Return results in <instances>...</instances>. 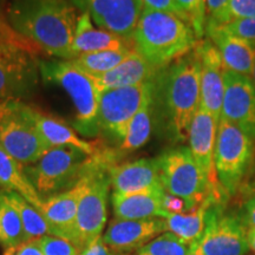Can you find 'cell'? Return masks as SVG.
Masks as SVG:
<instances>
[{
	"label": "cell",
	"instance_id": "cell-14",
	"mask_svg": "<svg viewBox=\"0 0 255 255\" xmlns=\"http://www.w3.org/2000/svg\"><path fill=\"white\" fill-rule=\"evenodd\" d=\"M221 119L255 141V87L250 77L226 70Z\"/></svg>",
	"mask_w": 255,
	"mask_h": 255
},
{
	"label": "cell",
	"instance_id": "cell-8",
	"mask_svg": "<svg viewBox=\"0 0 255 255\" xmlns=\"http://www.w3.org/2000/svg\"><path fill=\"white\" fill-rule=\"evenodd\" d=\"M159 180L165 193L200 206L209 196L225 202L213 193L208 178L187 146L168 149L157 157Z\"/></svg>",
	"mask_w": 255,
	"mask_h": 255
},
{
	"label": "cell",
	"instance_id": "cell-23",
	"mask_svg": "<svg viewBox=\"0 0 255 255\" xmlns=\"http://www.w3.org/2000/svg\"><path fill=\"white\" fill-rule=\"evenodd\" d=\"M128 47H133L131 41L103 28L96 27L88 12H83L78 15L71 46L72 59L84 53L104 50H122Z\"/></svg>",
	"mask_w": 255,
	"mask_h": 255
},
{
	"label": "cell",
	"instance_id": "cell-9",
	"mask_svg": "<svg viewBox=\"0 0 255 255\" xmlns=\"http://www.w3.org/2000/svg\"><path fill=\"white\" fill-rule=\"evenodd\" d=\"M254 157V141L237 126L220 119L214 161L219 182L227 196L240 189Z\"/></svg>",
	"mask_w": 255,
	"mask_h": 255
},
{
	"label": "cell",
	"instance_id": "cell-20",
	"mask_svg": "<svg viewBox=\"0 0 255 255\" xmlns=\"http://www.w3.org/2000/svg\"><path fill=\"white\" fill-rule=\"evenodd\" d=\"M206 34L219 50L226 70L250 77L255 58V44L233 36L220 25L206 24Z\"/></svg>",
	"mask_w": 255,
	"mask_h": 255
},
{
	"label": "cell",
	"instance_id": "cell-18",
	"mask_svg": "<svg viewBox=\"0 0 255 255\" xmlns=\"http://www.w3.org/2000/svg\"><path fill=\"white\" fill-rule=\"evenodd\" d=\"M88 171V170H87ZM87 173L71 189L43 200L39 212L50 225L51 235L73 244L79 200L87 188Z\"/></svg>",
	"mask_w": 255,
	"mask_h": 255
},
{
	"label": "cell",
	"instance_id": "cell-10",
	"mask_svg": "<svg viewBox=\"0 0 255 255\" xmlns=\"http://www.w3.org/2000/svg\"><path fill=\"white\" fill-rule=\"evenodd\" d=\"M152 90L154 81L135 87L110 89L101 92L98 104L100 132H103L111 141L122 142L128 126Z\"/></svg>",
	"mask_w": 255,
	"mask_h": 255
},
{
	"label": "cell",
	"instance_id": "cell-46",
	"mask_svg": "<svg viewBox=\"0 0 255 255\" xmlns=\"http://www.w3.org/2000/svg\"><path fill=\"white\" fill-rule=\"evenodd\" d=\"M189 255H202V254H201V253H200V252L196 250V248H190Z\"/></svg>",
	"mask_w": 255,
	"mask_h": 255
},
{
	"label": "cell",
	"instance_id": "cell-38",
	"mask_svg": "<svg viewBox=\"0 0 255 255\" xmlns=\"http://www.w3.org/2000/svg\"><path fill=\"white\" fill-rule=\"evenodd\" d=\"M163 208L169 214H181V213L189 212L195 207H193L188 201L181 199V197L165 193L163 196Z\"/></svg>",
	"mask_w": 255,
	"mask_h": 255
},
{
	"label": "cell",
	"instance_id": "cell-43",
	"mask_svg": "<svg viewBox=\"0 0 255 255\" xmlns=\"http://www.w3.org/2000/svg\"><path fill=\"white\" fill-rule=\"evenodd\" d=\"M247 241L248 246L255 253V228L251 227V226L247 228Z\"/></svg>",
	"mask_w": 255,
	"mask_h": 255
},
{
	"label": "cell",
	"instance_id": "cell-47",
	"mask_svg": "<svg viewBox=\"0 0 255 255\" xmlns=\"http://www.w3.org/2000/svg\"><path fill=\"white\" fill-rule=\"evenodd\" d=\"M5 0H0V7H1V5H2V2H4Z\"/></svg>",
	"mask_w": 255,
	"mask_h": 255
},
{
	"label": "cell",
	"instance_id": "cell-19",
	"mask_svg": "<svg viewBox=\"0 0 255 255\" xmlns=\"http://www.w3.org/2000/svg\"><path fill=\"white\" fill-rule=\"evenodd\" d=\"M114 193L133 194L163 188L159 180L157 158H141L113 164L109 168Z\"/></svg>",
	"mask_w": 255,
	"mask_h": 255
},
{
	"label": "cell",
	"instance_id": "cell-5",
	"mask_svg": "<svg viewBox=\"0 0 255 255\" xmlns=\"http://www.w3.org/2000/svg\"><path fill=\"white\" fill-rule=\"evenodd\" d=\"M39 71L47 83L59 85L71 98L76 110L73 126L85 137L100 133L98 104L100 91L90 76L72 65L70 60H40Z\"/></svg>",
	"mask_w": 255,
	"mask_h": 255
},
{
	"label": "cell",
	"instance_id": "cell-34",
	"mask_svg": "<svg viewBox=\"0 0 255 255\" xmlns=\"http://www.w3.org/2000/svg\"><path fill=\"white\" fill-rule=\"evenodd\" d=\"M44 255H79V250L72 242L65 239L44 235L37 239Z\"/></svg>",
	"mask_w": 255,
	"mask_h": 255
},
{
	"label": "cell",
	"instance_id": "cell-2",
	"mask_svg": "<svg viewBox=\"0 0 255 255\" xmlns=\"http://www.w3.org/2000/svg\"><path fill=\"white\" fill-rule=\"evenodd\" d=\"M9 25L47 55L72 59V40L78 17L71 0H11Z\"/></svg>",
	"mask_w": 255,
	"mask_h": 255
},
{
	"label": "cell",
	"instance_id": "cell-15",
	"mask_svg": "<svg viewBox=\"0 0 255 255\" xmlns=\"http://www.w3.org/2000/svg\"><path fill=\"white\" fill-rule=\"evenodd\" d=\"M218 124L219 121H216L212 114L199 108L191 121L188 141L191 154L208 178L213 193L219 199L225 200L227 195L219 182L214 161Z\"/></svg>",
	"mask_w": 255,
	"mask_h": 255
},
{
	"label": "cell",
	"instance_id": "cell-27",
	"mask_svg": "<svg viewBox=\"0 0 255 255\" xmlns=\"http://www.w3.org/2000/svg\"><path fill=\"white\" fill-rule=\"evenodd\" d=\"M152 94H154V90L148 96V98L143 103L141 109L137 111L131 122L128 126L127 133L124 136L123 141L120 143L117 150H115L119 157L138 150L150 138L152 131V122H154V100H152Z\"/></svg>",
	"mask_w": 255,
	"mask_h": 255
},
{
	"label": "cell",
	"instance_id": "cell-25",
	"mask_svg": "<svg viewBox=\"0 0 255 255\" xmlns=\"http://www.w3.org/2000/svg\"><path fill=\"white\" fill-rule=\"evenodd\" d=\"M213 202H221V201L209 196L205 202L189 212L181 213V214H168L164 219L167 231L173 233L190 247L195 246L205 232L207 210Z\"/></svg>",
	"mask_w": 255,
	"mask_h": 255
},
{
	"label": "cell",
	"instance_id": "cell-17",
	"mask_svg": "<svg viewBox=\"0 0 255 255\" xmlns=\"http://www.w3.org/2000/svg\"><path fill=\"white\" fill-rule=\"evenodd\" d=\"M167 231L164 219L144 220L114 219L108 226L103 240L117 255H127L138 251L159 233Z\"/></svg>",
	"mask_w": 255,
	"mask_h": 255
},
{
	"label": "cell",
	"instance_id": "cell-16",
	"mask_svg": "<svg viewBox=\"0 0 255 255\" xmlns=\"http://www.w3.org/2000/svg\"><path fill=\"white\" fill-rule=\"evenodd\" d=\"M201 62V104L216 121L221 119L225 94L226 68L219 50L209 39L200 40L196 45Z\"/></svg>",
	"mask_w": 255,
	"mask_h": 255
},
{
	"label": "cell",
	"instance_id": "cell-12",
	"mask_svg": "<svg viewBox=\"0 0 255 255\" xmlns=\"http://www.w3.org/2000/svg\"><path fill=\"white\" fill-rule=\"evenodd\" d=\"M37 55L0 40V101L19 100L33 94L38 84Z\"/></svg>",
	"mask_w": 255,
	"mask_h": 255
},
{
	"label": "cell",
	"instance_id": "cell-24",
	"mask_svg": "<svg viewBox=\"0 0 255 255\" xmlns=\"http://www.w3.org/2000/svg\"><path fill=\"white\" fill-rule=\"evenodd\" d=\"M32 115H33V121L36 123L38 132L49 149L69 146V148L79 149L90 156L97 154L102 149L101 145L96 143L82 139L73 131V129L66 126L63 121L41 113L36 108L32 110Z\"/></svg>",
	"mask_w": 255,
	"mask_h": 255
},
{
	"label": "cell",
	"instance_id": "cell-42",
	"mask_svg": "<svg viewBox=\"0 0 255 255\" xmlns=\"http://www.w3.org/2000/svg\"><path fill=\"white\" fill-rule=\"evenodd\" d=\"M245 209H246L247 225L255 228V194L247 201Z\"/></svg>",
	"mask_w": 255,
	"mask_h": 255
},
{
	"label": "cell",
	"instance_id": "cell-37",
	"mask_svg": "<svg viewBox=\"0 0 255 255\" xmlns=\"http://www.w3.org/2000/svg\"><path fill=\"white\" fill-rule=\"evenodd\" d=\"M141 2L143 9H151V11L165 12V13L177 15V17H180L188 23L186 14L183 13V11L178 6L176 0H141Z\"/></svg>",
	"mask_w": 255,
	"mask_h": 255
},
{
	"label": "cell",
	"instance_id": "cell-44",
	"mask_svg": "<svg viewBox=\"0 0 255 255\" xmlns=\"http://www.w3.org/2000/svg\"><path fill=\"white\" fill-rule=\"evenodd\" d=\"M15 252H17V248H6L2 255H15Z\"/></svg>",
	"mask_w": 255,
	"mask_h": 255
},
{
	"label": "cell",
	"instance_id": "cell-7",
	"mask_svg": "<svg viewBox=\"0 0 255 255\" xmlns=\"http://www.w3.org/2000/svg\"><path fill=\"white\" fill-rule=\"evenodd\" d=\"M19 100L0 101V146L23 165L34 164L47 150L32 115Z\"/></svg>",
	"mask_w": 255,
	"mask_h": 255
},
{
	"label": "cell",
	"instance_id": "cell-11",
	"mask_svg": "<svg viewBox=\"0 0 255 255\" xmlns=\"http://www.w3.org/2000/svg\"><path fill=\"white\" fill-rule=\"evenodd\" d=\"M202 255H246L250 251L245 220L226 214L222 202H213L206 214V228L195 246Z\"/></svg>",
	"mask_w": 255,
	"mask_h": 255
},
{
	"label": "cell",
	"instance_id": "cell-32",
	"mask_svg": "<svg viewBox=\"0 0 255 255\" xmlns=\"http://www.w3.org/2000/svg\"><path fill=\"white\" fill-rule=\"evenodd\" d=\"M176 2L186 14L188 23L195 32L197 39H202L203 34H206V0H176Z\"/></svg>",
	"mask_w": 255,
	"mask_h": 255
},
{
	"label": "cell",
	"instance_id": "cell-3",
	"mask_svg": "<svg viewBox=\"0 0 255 255\" xmlns=\"http://www.w3.org/2000/svg\"><path fill=\"white\" fill-rule=\"evenodd\" d=\"M131 41L146 62L162 70L193 51L200 40L190 25L177 15L143 9Z\"/></svg>",
	"mask_w": 255,
	"mask_h": 255
},
{
	"label": "cell",
	"instance_id": "cell-30",
	"mask_svg": "<svg viewBox=\"0 0 255 255\" xmlns=\"http://www.w3.org/2000/svg\"><path fill=\"white\" fill-rule=\"evenodd\" d=\"M23 223L17 210L9 205L4 191L0 190V246L6 248H18L25 244Z\"/></svg>",
	"mask_w": 255,
	"mask_h": 255
},
{
	"label": "cell",
	"instance_id": "cell-31",
	"mask_svg": "<svg viewBox=\"0 0 255 255\" xmlns=\"http://www.w3.org/2000/svg\"><path fill=\"white\" fill-rule=\"evenodd\" d=\"M190 246L168 232L149 241L133 255H189Z\"/></svg>",
	"mask_w": 255,
	"mask_h": 255
},
{
	"label": "cell",
	"instance_id": "cell-35",
	"mask_svg": "<svg viewBox=\"0 0 255 255\" xmlns=\"http://www.w3.org/2000/svg\"><path fill=\"white\" fill-rule=\"evenodd\" d=\"M0 40L8 41V43L15 44V45L21 46L23 49L30 51L33 55H38L41 52V50L37 45H34L32 41H30L26 38L20 36L13 27L8 23L6 14L2 12L1 7H0Z\"/></svg>",
	"mask_w": 255,
	"mask_h": 255
},
{
	"label": "cell",
	"instance_id": "cell-22",
	"mask_svg": "<svg viewBox=\"0 0 255 255\" xmlns=\"http://www.w3.org/2000/svg\"><path fill=\"white\" fill-rule=\"evenodd\" d=\"M163 188L133 194L113 193L111 203L115 219L144 220L152 218L165 219L169 213L163 208Z\"/></svg>",
	"mask_w": 255,
	"mask_h": 255
},
{
	"label": "cell",
	"instance_id": "cell-45",
	"mask_svg": "<svg viewBox=\"0 0 255 255\" xmlns=\"http://www.w3.org/2000/svg\"><path fill=\"white\" fill-rule=\"evenodd\" d=\"M250 78H251L252 83H253V84H254V87H255V58H254L253 68H252V72H251V76H250Z\"/></svg>",
	"mask_w": 255,
	"mask_h": 255
},
{
	"label": "cell",
	"instance_id": "cell-49",
	"mask_svg": "<svg viewBox=\"0 0 255 255\" xmlns=\"http://www.w3.org/2000/svg\"><path fill=\"white\" fill-rule=\"evenodd\" d=\"M127 255H129V254H127Z\"/></svg>",
	"mask_w": 255,
	"mask_h": 255
},
{
	"label": "cell",
	"instance_id": "cell-1",
	"mask_svg": "<svg viewBox=\"0 0 255 255\" xmlns=\"http://www.w3.org/2000/svg\"><path fill=\"white\" fill-rule=\"evenodd\" d=\"M154 115L175 143L188 139L201 104V62L197 49L159 70L154 79Z\"/></svg>",
	"mask_w": 255,
	"mask_h": 255
},
{
	"label": "cell",
	"instance_id": "cell-40",
	"mask_svg": "<svg viewBox=\"0 0 255 255\" xmlns=\"http://www.w3.org/2000/svg\"><path fill=\"white\" fill-rule=\"evenodd\" d=\"M79 255H117L111 248L105 244L103 237L100 235L92 240L87 247L83 250Z\"/></svg>",
	"mask_w": 255,
	"mask_h": 255
},
{
	"label": "cell",
	"instance_id": "cell-33",
	"mask_svg": "<svg viewBox=\"0 0 255 255\" xmlns=\"http://www.w3.org/2000/svg\"><path fill=\"white\" fill-rule=\"evenodd\" d=\"M248 18H255V0H229L218 25Z\"/></svg>",
	"mask_w": 255,
	"mask_h": 255
},
{
	"label": "cell",
	"instance_id": "cell-4",
	"mask_svg": "<svg viewBox=\"0 0 255 255\" xmlns=\"http://www.w3.org/2000/svg\"><path fill=\"white\" fill-rule=\"evenodd\" d=\"M117 159L116 151L105 148L91 156L87 171V188L79 200L75 225L73 245L79 252L100 237L107 225L111 187L109 168L117 163Z\"/></svg>",
	"mask_w": 255,
	"mask_h": 255
},
{
	"label": "cell",
	"instance_id": "cell-13",
	"mask_svg": "<svg viewBox=\"0 0 255 255\" xmlns=\"http://www.w3.org/2000/svg\"><path fill=\"white\" fill-rule=\"evenodd\" d=\"M100 28L131 41L143 11L141 0H71ZM132 43V41H131Z\"/></svg>",
	"mask_w": 255,
	"mask_h": 255
},
{
	"label": "cell",
	"instance_id": "cell-28",
	"mask_svg": "<svg viewBox=\"0 0 255 255\" xmlns=\"http://www.w3.org/2000/svg\"><path fill=\"white\" fill-rule=\"evenodd\" d=\"M6 199L13 208L17 210L19 218L23 223V228L26 241L36 240L44 235H51V228L41 213L23 196L15 191L2 190Z\"/></svg>",
	"mask_w": 255,
	"mask_h": 255
},
{
	"label": "cell",
	"instance_id": "cell-48",
	"mask_svg": "<svg viewBox=\"0 0 255 255\" xmlns=\"http://www.w3.org/2000/svg\"><path fill=\"white\" fill-rule=\"evenodd\" d=\"M0 190H1V187H0Z\"/></svg>",
	"mask_w": 255,
	"mask_h": 255
},
{
	"label": "cell",
	"instance_id": "cell-36",
	"mask_svg": "<svg viewBox=\"0 0 255 255\" xmlns=\"http://www.w3.org/2000/svg\"><path fill=\"white\" fill-rule=\"evenodd\" d=\"M226 31L241 39L255 44V18L239 19L226 25H220Z\"/></svg>",
	"mask_w": 255,
	"mask_h": 255
},
{
	"label": "cell",
	"instance_id": "cell-29",
	"mask_svg": "<svg viewBox=\"0 0 255 255\" xmlns=\"http://www.w3.org/2000/svg\"><path fill=\"white\" fill-rule=\"evenodd\" d=\"M133 47L122 50H104L84 53L70 60L82 72L88 76H101L109 72L123 62L131 53Z\"/></svg>",
	"mask_w": 255,
	"mask_h": 255
},
{
	"label": "cell",
	"instance_id": "cell-39",
	"mask_svg": "<svg viewBox=\"0 0 255 255\" xmlns=\"http://www.w3.org/2000/svg\"><path fill=\"white\" fill-rule=\"evenodd\" d=\"M229 0H206L207 23L218 25L223 12L227 7Z\"/></svg>",
	"mask_w": 255,
	"mask_h": 255
},
{
	"label": "cell",
	"instance_id": "cell-6",
	"mask_svg": "<svg viewBox=\"0 0 255 255\" xmlns=\"http://www.w3.org/2000/svg\"><path fill=\"white\" fill-rule=\"evenodd\" d=\"M91 156L76 148H51L25 174L41 200L71 189L87 173Z\"/></svg>",
	"mask_w": 255,
	"mask_h": 255
},
{
	"label": "cell",
	"instance_id": "cell-21",
	"mask_svg": "<svg viewBox=\"0 0 255 255\" xmlns=\"http://www.w3.org/2000/svg\"><path fill=\"white\" fill-rule=\"evenodd\" d=\"M159 70L155 69L133 49L129 56L111 71L101 76H90L98 91L119 89L150 83L157 76Z\"/></svg>",
	"mask_w": 255,
	"mask_h": 255
},
{
	"label": "cell",
	"instance_id": "cell-26",
	"mask_svg": "<svg viewBox=\"0 0 255 255\" xmlns=\"http://www.w3.org/2000/svg\"><path fill=\"white\" fill-rule=\"evenodd\" d=\"M0 187L1 190L15 191L39 210L43 200L38 195L37 190L25 174L24 165L9 156L1 146H0Z\"/></svg>",
	"mask_w": 255,
	"mask_h": 255
},
{
	"label": "cell",
	"instance_id": "cell-41",
	"mask_svg": "<svg viewBox=\"0 0 255 255\" xmlns=\"http://www.w3.org/2000/svg\"><path fill=\"white\" fill-rule=\"evenodd\" d=\"M15 255H44L38 240H30L17 248Z\"/></svg>",
	"mask_w": 255,
	"mask_h": 255
}]
</instances>
